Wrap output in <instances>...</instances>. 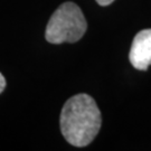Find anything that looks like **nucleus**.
Returning a JSON list of instances; mask_svg holds the SVG:
<instances>
[{"mask_svg": "<svg viewBox=\"0 0 151 151\" xmlns=\"http://www.w3.org/2000/svg\"><path fill=\"white\" fill-rule=\"evenodd\" d=\"M62 134L70 145L86 147L96 137L102 116L95 100L81 93L65 102L60 118Z\"/></svg>", "mask_w": 151, "mask_h": 151, "instance_id": "1", "label": "nucleus"}, {"mask_svg": "<svg viewBox=\"0 0 151 151\" xmlns=\"http://www.w3.org/2000/svg\"><path fill=\"white\" fill-rule=\"evenodd\" d=\"M86 28V19L81 8L67 1L62 4L49 18L45 38L50 44L75 43L83 37Z\"/></svg>", "mask_w": 151, "mask_h": 151, "instance_id": "2", "label": "nucleus"}, {"mask_svg": "<svg viewBox=\"0 0 151 151\" xmlns=\"http://www.w3.org/2000/svg\"><path fill=\"white\" fill-rule=\"evenodd\" d=\"M130 63L140 70L151 65V29H143L135 35L129 54Z\"/></svg>", "mask_w": 151, "mask_h": 151, "instance_id": "3", "label": "nucleus"}, {"mask_svg": "<svg viewBox=\"0 0 151 151\" xmlns=\"http://www.w3.org/2000/svg\"><path fill=\"white\" fill-rule=\"evenodd\" d=\"M5 88H6V78L4 77V75L0 73V93H2Z\"/></svg>", "mask_w": 151, "mask_h": 151, "instance_id": "4", "label": "nucleus"}, {"mask_svg": "<svg viewBox=\"0 0 151 151\" xmlns=\"http://www.w3.org/2000/svg\"><path fill=\"white\" fill-rule=\"evenodd\" d=\"M100 6H109L110 4H112L114 0H95Z\"/></svg>", "mask_w": 151, "mask_h": 151, "instance_id": "5", "label": "nucleus"}]
</instances>
